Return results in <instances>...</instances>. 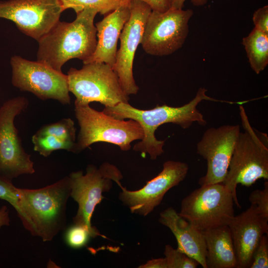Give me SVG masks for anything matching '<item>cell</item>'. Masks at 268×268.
<instances>
[{
	"label": "cell",
	"instance_id": "4dcf8cb0",
	"mask_svg": "<svg viewBox=\"0 0 268 268\" xmlns=\"http://www.w3.org/2000/svg\"><path fill=\"white\" fill-rule=\"evenodd\" d=\"M139 268H167L165 258L151 259L145 263L140 265Z\"/></svg>",
	"mask_w": 268,
	"mask_h": 268
},
{
	"label": "cell",
	"instance_id": "1f68e13d",
	"mask_svg": "<svg viewBox=\"0 0 268 268\" xmlns=\"http://www.w3.org/2000/svg\"><path fill=\"white\" fill-rule=\"evenodd\" d=\"M186 0H169L170 8L181 9L184 7V2ZM191 2L196 6L205 5L208 0H190Z\"/></svg>",
	"mask_w": 268,
	"mask_h": 268
},
{
	"label": "cell",
	"instance_id": "8fae6325",
	"mask_svg": "<svg viewBox=\"0 0 268 268\" xmlns=\"http://www.w3.org/2000/svg\"><path fill=\"white\" fill-rule=\"evenodd\" d=\"M193 15L191 9L170 8L161 12L152 10L145 25L140 44L153 56H167L184 44L189 33L188 23Z\"/></svg>",
	"mask_w": 268,
	"mask_h": 268
},
{
	"label": "cell",
	"instance_id": "ba28073f",
	"mask_svg": "<svg viewBox=\"0 0 268 268\" xmlns=\"http://www.w3.org/2000/svg\"><path fill=\"white\" fill-rule=\"evenodd\" d=\"M67 76L68 90L75 96V103L97 102L105 107L129 103V97L123 90L118 75L105 63L85 64L79 69L71 67Z\"/></svg>",
	"mask_w": 268,
	"mask_h": 268
},
{
	"label": "cell",
	"instance_id": "d6986e66",
	"mask_svg": "<svg viewBox=\"0 0 268 268\" xmlns=\"http://www.w3.org/2000/svg\"><path fill=\"white\" fill-rule=\"evenodd\" d=\"M206 249L207 268H234L237 261L228 225L203 232Z\"/></svg>",
	"mask_w": 268,
	"mask_h": 268
},
{
	"label": "cell",
	"instance_id": "7c38bea8",
	"mask_svg": "<svg viewBox=\"0 0 268 268\" xmlns=\"http://www.w3.org/2000/svg\"><path fill=\"white\" fill-rule=\"evenodd\" d=\"M63 11L59 0L0 1V18L11 20L37 41L60 21Z\"/></svg>",
	"mask_w": 268,
	"mask_h": 268
},
{
	"label": "cell",
	"instance_id": "f1b7e54d",
	"mask_svg": "<svg viewBox=\"0 0 268 268\" xmlns=\"http://www.w3.org/2000/svg\"><path fill=\"white\" fill-rule=\"evenodd\" d=\"M255 27L268 34V5L256 10L253 15Z\"/></svg>",
	"mask_w": 268,
	"mask_h": 268
},
{
	"label": "cell",
	"instance_id": "7a4b0ae2",
	"mask_svg": "<svg viewBox=\"0 0 268 268\" xmlns=\"http://www.w3.org/2000/svg\"><path fill=\"white\" fill-rule=\"evenodd\" d=\"M70 193L68 176L40 189L18 188L20 211L17 215L24 228L44 242L52 241L66 229Z\"/></svg>",
	"mask_w": 268,
	"mask_h": 268
},
{
	"label": "cell",
	"instance_id": "9c48e42d",
	"mask_svg": "<svg viewBox=\"0 0 268 268\" xmlns=\"http://www.w3.org/2000/svg\"><path fill=\"white\" fill-rule=\"evenodd\" d=\"M28 104L26 98L18 96L7 100L0 107V177L10 181L35 171L31 155L24 150L14 125L15 117Z\"/></svg>",
	"mask_w": 268,
	"mask_h": 268
},
{
	"label": "cell",
	"instance_id": "603a6c76",
	"mask_svg": "<svg viewBox=\"0 0 268 268\" xmlns=\"http://www.w3.org/2000/svg\"><path fill=\"white\" fill-rule=\"evenodd\" d=\"M74 122L70 118H64L42 126L35 134L51 135L65 141L76 142Z\"/></svg>",
	"mask_w": 268,
	"mask_h": 268
},
{
	"label": "cell",
	"instance_id": "44dd1931",
	"mask_svg": "<svg viewBox=\"0 0 268 268\" xmlns=\"http://www.w3.org/2000/svg\"><path fill=\"white\" fill-rule=\"evenodd\" d=\"M63 10L72 8L77 13L87 8L95 9L104 16L118 7L129 5L131 0H59Z\"/></svg>",
	"mask_w": 268,
	"mask_h": 268
},
{
	"label": "cell",
	"instance_id": "4fadbf2b",
	"mask_svg": "<svg viewBox=\"0 0 268 268\" xmlns=\"http://www.w3.org/2000/svg\"><path fill=\"white\" fill-rule=\"evenodd\" d=\"M129 7L130 16L120 34V47L113 68L123 90L128 96L136 94L139 90L133 75V63L136 50L142 40L146 22L152 11L147 4L139 0H131Z\"/></svg>",
	"mask_w": 268,
	"mask_h": 268
},
{
	"label": "cell",
	"instance_id": "3957f363",
	"mask_svg": "<svg viewBox=\"0 0 268 268\" xmlns=\"http://www.w3.org/2000/svg\"><path fill=\"white\" fill-rule=\"evenodd\" d=\"M98 12L87 8L76 13L72 22L59 21L38 41L37 61L62 71L63 66L70 59L87 60L97 46L94 20Z\"/></svg>",
	"mask_w": 268,
	"mask_h": 268
},
{
	"label": "cell",
	"instance_id": "9a60e30c",
	"mask_svg": "<svg viewBox=\"0 0 268 268\" xmlns=\"http://www.w3.org/2000/svg\"><path fill=\"white\" fill-rule=\"evenodd\" d=\"M240 133L239 125H224L208 129L197 144V152L207 162L205 175L199 180L201 185L223 183Z\"/></svg>",
	"mask_w": 268,
	"mask_h": 268
},
{
	"label": "cell",
	"instance_id": "d6a6232c",
	"mask_svg": "<svg viewBox=\"0 0 268 268\" xmlns=\"http://www.w3.org/2000/svg\"><path fill=\"white\" fill-rule=\"evenodd\" d=\"M10 224V218L8 208L3 205L0 208V228L4 226H8Z\"/></svg>",
	"mask_w": 268,
	"mask_h": 268
},
{
	"label": "cell",
	"instance_id": "6da1fadb",
	"mask_svg": "<svg viewBox=\"0 0 268 268\" xmlns=\"http://www.w3.org/2000/svg\"><path fill=\"white\" fill-rule=\"evenodd\" d=\"M206 91L204 88H200L191 101L178 107L163 105H157L151 109L141 110L129 103H120L113 107H105L102 111L117 119H129L136 121L143 130V137L134 145L133 149L140 152L142 156L147 154L151 159L155 160L164 152V141L157 139L155 136L159 126L172 123L187 129L194 122L203 126L206 125V121L197 108L198 105L203 100L219 101L206 95Z\"/></svg>",
	"mask_w": 268,
	"mask_h": 268
},
{
	"label": "cell",
	"instance_id": "ac0fdd59",
	"mask_svg": "<svg viewBox=\"0 0 268 268\" xmlns=\"http://www.w3.org/2000/svg\"><path fill=\"white\" fill-rule=\"evenodd\" d=\"M158 220L168 227L175 237L177 249L195 260L203 268H207L206 249L203 232L195 228L172 207L162 211Z\"/></svg>",
	"mask_w": 268,
	"mask_h": 268
},
{
	"label": "cell",
	"instance_id": "4316f807",
	"mask_svg": "<svg viewBox=\"0 0 268 268\" xmlns=\"http://www.w3.org/2000/svg\"><path fill=\"white\" fill-rule=\"evenodd\" d=\"M0 199L7 201L15 209L17 215L19 213L18 188L13 185L12 181L0 177Z\"/></svg>",
	"mask_w": 268,
	"mask_h": 268
},
{
	"label": "cell",
	"instance_id": "30bf717a",
	"mask_svg": "<svg viewBox=\"0 0 268 268\" xmlns=\"http://www.w3.org/2000/svg\"><path fill=\"white\" fill-rule=\"evenodd\" d=\"M10 64L14 86L41 100H55L63 105L70 103L67 74L39 61L18 56L11 58Z\"/></svg>",
	"mask_w": 268,
	"mask_h": 268
},
{
	"label": "cell",
	"instance_id": "e0dca14e",
	"mask_svg": "<svg viewBox=\"0 0 268 268\" xmlns=\"http://www.w3.org/2000/svg\"><path fill=\"white\" fill-rule=\"evenodd\" d=\"M130 14L129 4L123 5L105 15L102 20L95 24L97 46L93 54L83 62V64L103 63L113 68L118 51V41Z\"/></svg>",
	"mask_w": 268,
	"mask_h": 268
},
{
	"label": "cell",
	"instance_id": "8992f818",
	"mask_svg": "<svg viewBox=\"0 0 268 268\" xmlns=\"http://www.w3.org/2000/svg\"><path fill=\"white\" fill-rule=\"evenodd\" d=\"M70 197L76 202L78 209L73 217L74 224L82 226L89 231L91 238L101 234L91 224V218L96 206L104 198L103 194L110 191L114 182L121 188L123 176L120 170L109 162L102 163L98 168L89 165L85 174L79 170L68 176Z\"/></svg>",
	"mask_w": 268,
	"mask_h": 268
},
{
	"label": "cell",
	"instance_id": "5bb4252c",
	"mask_svg": "<svg viewBox=\"0 0 268 268\" xmlns=\"http://www.w3.org/2000/svg\"><path fill=\"white\" fill-rule=\"evenodd\" d=\"M188 169L185 162L166 161L162 171L141 189L131 191L122 186L119 198L132 213L146 216L160 204L170 189L185 179Z\"/></svg>",
	"mask_w": 268,
	"mask_h": 268
},
{
	"label": "cell",
	"instance_id": "2e32d148",
	"mask_svg": "<svg viewBox=\"0 0 268 268\" xmlns=\"http://www.w3.org/2000/svg\"><path fill=\"white\" fill-rule=\"evenodd\" d=\"M268 220L261 217L253 205L235 215L228 224L238 268H249L261 237L268 233Z\"/></svg>",
	"mask_w": 268,
	"mask_h": 268
},
{
	"label": "cell",
	"instance_id": "ffe728a7",
	"mask_svg": "<svg viewBox=\"0 0 268 268\" xmlns=\"http://www.w3.org/2000/svg\"><path fill=\"white\" fill-rule=\"evenodd\" d=\"M242 44L252 69L259 74L268 64V34L254 27Z\"/></svg>",
	"mask_w": 268,
	"mask_h": 268
},
{
	"label": "cell",
	"instance_id": "484cf974",
	"mask_svg": "<svg viewBox=\"0 0 268 268\" xmlns=\"http://www.w3.org/2000/svg\"><path fill=\"white\" fill-rule=\"evenodd\" d=\"M252 205H254L259 214L268 220V182L264 183L263 190H254L249 197Z\"/></svg>",
	"mask_w": 268,
	"mask_h": 268
},
{
	"label": "cell",
	"instance_id": "5b68a950",
	"mask_svg": "<svg viewBox=\"0 0 268 268\" xmlns=\"http://www.w3.org/2000/svg\"><path fill=\"white\" fill-rule=\"evenodd\" d=\"M74 113L80 127L75 153L100 142L112 143L122 151H128L133 141L143 137V130L136 121L114 118L93 109L89 104L74 102Z\"/></svg>",
	"mask_w": 268,
	"mask_h": 268
},
{
	"label": "cell",
	"instance_id": "cb8c5ba5",
	"mask_svg": "<svg viewBox=\"0 0 268 268\" xmlns=\"http://www.w3.org/2000/svg\"><path fill=\"white\" fill-rule=\"evenodd\" d=\"M164 254L167 268H196L199 265L195 260L170 245L165 246Z\"/></svg>",
	"mask_w": 268,
	"mask_h": 268
},
{
	"label": "cell",
	"instance_id": "277c9868",
	"mask_svg": "<svg viewBox=\"0 0 268 268\" xmlns=\"http://www.w3.org/2000/svg\"><path fill=\"white\" fill-rule=\"evenodd\" d=\"M239 109L244 131L239 134L222 183L232 194L237 207L240 208L237 185L250 187L259 179H268V138L267 134L252 127L242 105Z\"/></svg>",
	"mask_w": 268,
	"mask_h": 268
},
{
	"label": "cell",
	"instance_id": "52a82bcc",
	"mask_svg": "<svg viewBox=\"0 0 268 268\" xmlns=\"http://www.w3.org/2000/svg\"><path fill=\"white\" fill-rule=\"evenodd\" d=\"M234 198L223 183L201 185L184 198L179 214L197 229L228 225L235 216Z\"/></svg>",
	"mask_w": 268,
	"mask_h": 268
},
{
	"label": "cell",
	"instance_id": "d4e9b609",
	"mask_svg": "<svg viewBox=\"0 0 268 268\" xmlns=\"http://www.w3.org/2000/svg\"><path fill=\"white\" fill-rule=\"evenodd\" d=\"M90 234L85 227L74 224L69 227L66 231L65 240L67 244L73 249H79L86 245Z\"/></svg>",
	"mask_w": 268,
	"mask_h": 268
},
{
	"label": "cell",
	"instance_id": "f546056e",
	"mask_svg": "<svg viewBox=\"0 0 268 268\" xmlns=\"http://www.w3.org/2000/svg\"><path fill=\"white\" fill-rule=\"evenodd\" d=\"M147 4L152 10L163 12L170 8L169 0H139Z\"/></svg>",
	"mask_w": 268,
	"mask_h": 268
},
{
	"label": "cell",
	"instance_id": "7402d4cb",
	"mask_svg": "<svg viewBox=\"0 0 268 268\" xmlns=\"http://www.w3.org/2000/svg\"><path fill=\"white\" fill-rule=\"evenodd\" d=\"M34 151L44 157H48L54 151L65 150L75 153L76 142L65 141L53 135H37L32 137Z\"/></svg>",
	"mask_w": 268,
	"mask_h": 268
},
{
	"label": "cell",
	"instance_id": "83f0119b",
	"mask_svg": "<svg viewBox=\"0 0 268 268\" xmlns=\"http://www.w3.org/2000/svg\"><path fill=\"white\" fill-rule=\"evenodd\" d=\"M250 268H268V234L262 236L252 257Z\"/></svg>",
	"mask_w": 268,
	"mask_h": 268
}]
</instances>
